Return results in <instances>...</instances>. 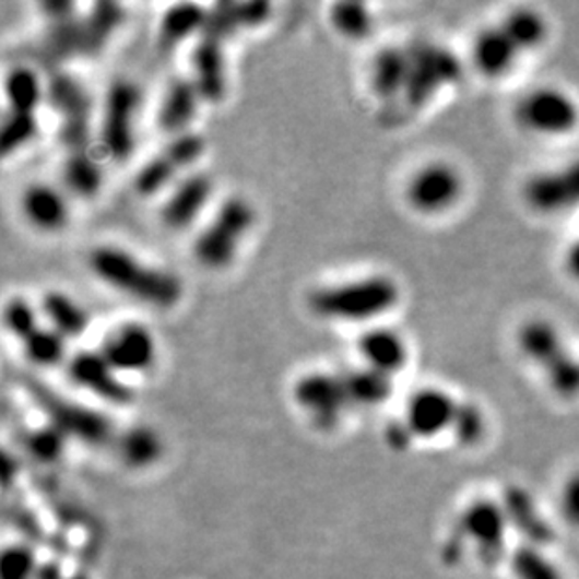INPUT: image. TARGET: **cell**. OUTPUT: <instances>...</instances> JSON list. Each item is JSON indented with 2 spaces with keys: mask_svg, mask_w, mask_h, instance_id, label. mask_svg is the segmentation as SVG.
Returning <instances> with one entry per match:
<instances>
[{
  "mask_svg": "<svg viewBox=\"0 0 579 579\" xmlns=\"http://www.w3.org/2000/svg\"><path fill=\"white\" fill-rule=\"evenodd\" d=\"M88 264L107 287L156 310H172L185 297L182 280L172 270L145 263L119 246L104 244L94 248Z\"/></svg>",
  "mask_w": 579,
  "mask_h": 579,
  "instance_id": "6da1fadb",
  "label": "cell"
},
{
  "mask_svg": "<svg viewBox=\"0 0 579 579\" xmlns=\"http://www.w3.org/2000/svg\"><path fill=\"white\" fill-rule=\"evenodd\" d=\"M400 287L385 274L356 277L314 291L308 304L316 316L340 323H368L394 310Z\"/></svg>",
  "mask_w": 579,
  "mask_h": 579,
  "instance_id": "7a4b0ae2",
  "label": "cell"
},
{
  "mask_svg": "<svg viewBox=\"0 0 579 579\" xmlns=\"http://www.w3.org/2000/svg\"><path fill=\"white\" fill-rule=\"evenodd\" d=\"M256 222V211L248 199L240 196L225 199L217 206L211 222L199 231L193 243V257L204 269H227Z\"/></svg>",
  "mask_w": 579,
  "mask_h": 579,
  "instance_id": "3957f363",
  "label": "cell"
},
{
  "mask_svg": "<svg viewBox=\"0 0 579 579\" xmlns=\"http://www.w3.org/2000/svg\"><path fill=\"white\" fill-rule=\"evenodd\" d=\"M513 117L523 132L536 138H566L578 130L579 102L563 86H534L516 104Z\"/></svg>",
  "mask_w": 579,
  "mask_h": 579,
  "instance_id": "277c9868",
  "label": "cell"
},
{
  "mask_svg": "<svg viewBox=\"0 0 579 579\" xmlns=\"http://www.w3.org/2000/svg\"><path fill=\"white\" fill-rule=\"evenodd\" d=\"M465 177L458 165L434 159L421 165L405 186V199L422 216H442L458 206L465 196Z\"/></svg>",
  "mask_w": 579,
  "mask_h": 579,
  "instance_id": "5b68a950",
  "label": "cell"
},
{
  "mask_svg": "<svg viewBox=\"0 0 579 579\" xmlns=\"http://www.w3.org/2000/svg\"><path fill=\"white\" fill-rule=\"evenodd\" d=\"M28 392H33L36 402L40 403L44 413L49 416V424L70 437H75L86 445H104L115 441V428L107 416L96 409L85 407L81 403L72 402L64 395L55 394L38 382H28Z\"/></svg>",
  "mask_w": 579,
  "mask_h": 579,
  "instance_id": "8992f818",
  "label": "cell"
},
{
  "mask_svg": "<svg viewBox=\"0 0 579 579\" xmlns=\"http://www.w3.org/2000/svg\"><path fill=\"white\" fill-rule=\"evenodd\" d=\"M293 400L319 432L336 429L351 407L343 376L327 371H311L298 377L293 387Z\"/></svg>",
  "mask_w": 579,
  "mask_h": 579,
  "instance_id": "52a82bcc",
  "label": "cell"
},
{
  "mask_svg": "<svg viewBox=\"0 0 579 579\" xmlns=\"http://www.w3.org/2000/svg\"><path fill=\"white\" fill-rule=\"evenodd\" d=\"M139 107L138 86L132 81H113L104 99L99 122V141L107 158L125 162L135 145V115Z\"/></svg>",
  "mask_w": 579,
  "mask_h": 579,
  "instance_id": "ba28073f",
  "label": "cell"
},
{
  "mask_svg": "<svg viewBox=\"0 0 579 579\" xmlns=\"http://www.w3.org/2000/svg\"><path fill=\"white\" fill-rule=\"evenodd\" d=\"M204 149H206V143L201 133L186 132L172 138V141L156 156H152L139 169L133 180V188L141 198H154L167 186H172L180 173L199 162L204 154Z\"/></svg>",
  "mask_w": 579,
  "mask_h": 579,
  "instance_id": "9c48e42d",
  "label": "cell"
},
{
  "mask_svg": "<svg viewBox=\"0 0 579 579\" xmlns=\"http://www.w3.org/2000/svg\"><path fill=\"white\" fill-rule=\"evenodd\" d=\"M59 115V141L67 154L91 149V96L80 81L59 75L47 91Z\"/></svg>",
  "mask_w": 579,
  "mask_h": 579,
  "instance_id": "30bf717a",
  "label": "cell"
},
{
  "mask_svg": "<svg viewBox=\"0 0 579 579\" xmlns=\"http://www.w3.org/2000/svg\"><path fill=\"white\" fill-rule=\"evenodd\" d=\"M68 377L78 389L85 390L99 402L126 407L133 402V390L99 351H80L67 363Z\"/></svg>",
  "mask_w": 579,
  "mask_h": 579,
  "instance_id": "8fae6325",
  "label": "cell"
},
{
  "mask_svg": "<svg viewBox=\"0 0 579 579\" xmlns=\"http://www.w3.org/2000/svg\"><path fill=\"white\" fill-rule=\"evenodd\" d=\"M460 402L441 387H422L409 395L403 411L405 422L415 441H434L452 432Z\"/></svg>",
  "mask_w": 579,
  "mask_h": 579,
  "instance_id": "7c38bea8",
  "label": "cell"
},
{
  "mask_svg": "<svg viewBox=\"0 0 579 579\" xmlns=\"http://www.w3.org/2000/svg\"><path fill=\"white\" fill-rule=\"evenodd\" d=\"M99 353L120 376H139L156 363V340L145 324L122 323L104 338Z\"/></svg>",
  "mask_w": 579,
  "mask_h": 579,
  "instance_id": "4fadbf2b",
  "label": "cell"
},
{
  "mask_svg": "<svg viewBox=\"0 0 579 579\" xmlns=\"http://www.w3.org/2000/svg\"><path fill=\"white\" fill-rule=\"evenodd\" d=\"M510 513L492 499H474L463 508L458 520L461 536L482 555H494L505 547Z\"/></svg>",
  "mask_w": 579,
  "mask_h": 579,
  "instance_id": "5bb4252c",
  "label": "cell"
},
{
  "mask_svg": "<svg viewBox=\"0 0 579 579\" xmlns=\"http://www.w3.org/2000/svg\"><path fill=\"white\" fill-rule=\"evenodd\" d=\"M214 193V180L206 173H188L173 186L169 196L162 204L159 217L165 227L172 231H185L211 203Z\"/></svg>",
  "mask_w": 579,
  "mask_h": 579,
  "instance_id": "9a60e30c",
  "label": "cell"
},
{
  "mask_svg": "<svg viewBox=\"0 0 579 579\" xmlns=\"http://www.w3.org/2000/svg\"><path fill=\"white\" fill-rule=\"evenodd\" d=\"M525 203L540 214H559L579 203V162L560 172L536 173L523 186Z\"/></svg>",
  "mask_w": 579,
  "mask_h": 579,
  "instance_id": "2e32d148",
  "label": "cell"
},
{
  "mask_svg": "<svg viewBox=\"0 0 579 579\" xmlns=\"http://www.w3.org/2000/svg\"><path fill=\"white\" fill-rule=\"evenodd\" d=\"M521 57L499 25L481 28L471 42V62L486 80H505L518 68Z\"/></svg>",
  "mask_w": 579,
  "mask_h": 579,
  "instance_id": "e0dca14e",
  "label": "cell"
},
{
  "mask_svg": "<svg viewBox=\"0 0 579 579\" xmlns=\"http://www.w3.org/2000/svg\"><path fill=\"white\" fill-rule=\"evenodd\" d=\"M224 42L216 34L203 31L199 34L198 44L191 54V80L206 102H220L227 88Z\"/></svg>",
  "mask_w": 579,
  "mask_h": 579,
  "instance_id": "ac0fdd59",
  "label": "cell"
},
{
  "mask_svg": "<svg viewBox=\"0 0 579 579\" xmlns=\"http://www.w3.org/2000/svg\"><path fill=\"white\" fill-rule=\"evenodd\" d=\"M203 99L191 78H175L165 86L159 99L156 122L159 130L172 138L190 132L191 120L198 117L199 102Z\"/></svg>",
  "mask_w": 579,
  "mask_h": 579,
  "instance_id": "d6986e66",
  "label": "cell"
},
{
  "mask_svg": "<svg viewBox=\"0 0 579 579\" xmlns=\"http://www.w3.org/2000/svg\"><path fill=\"white\" fill-rule=\"evenodd\" d=\"M356 350L363 356L364 366L381 374L395 377L409 363V347L405 338L387 327L364 330L356 340Z\"/></svg>",
  "mask_w": 579,
  "mask_h": 579,
  "instance_id": "ffe728a7",
  "label": "cell"
},
{
  "mask_svg": "<svg viewBox=\"0 0 579 579\" xmlns=\"http://www.w3.org/2000/svg\"><path fill=\"white\" fill-rule=\"evenodd\" d=\"M21 212L28 224L42 233H57L68 224L70 217L67 198L54 186L42 182L31 185L23 191Z\"/></svg>",
  "mask_w": 579,
  "mask_h": 579,
  "instance_id": "44dd1931",
  "label": "cell"
},
{
  "mask_svg": "<svg viewBox=\"0 0 579 579\" xmlns=\"http://www.w3.org/2000/svg\"><path fill=\"white\" fill-rule=\"evenodd\" d=\"M516 345L525 361L546 369L565 350V338L557 324L544 317H534L516 332Z\"/></svg>",
  "mask_w": 579,
  "mask_h": 579,
  "instance_id": "7402d4cb",
  "label": "cell"
},
{
  "mask_svg": "<svg viewBox=\"0 0 579 579\" xmlns=\"http://www.w3.org/2000/svg\"><path fill=\"white\" fill-rule=\"evenodd\" d=\"M115 452L120 463L132 471H145L156 465L164 456V441L158 432L149 426H132L115 437Z\"/></svg>",
  "mask_w": 579,
  "mask_h": 579,
  "instance_id": "603a6c76",
  "label": "cell"
},
{
  "mask_svg": "<svg viewBox=\"0 0 579 579\" xmlns=\"http://www.w3.org/2000/svg\"><path fill=\"white\" fill-rule=\"evenodd\" d=\"M499 27L507 33L521 55L534 54L542 49L552 34L546 15L529 7L510 10L500 21Z\"/></svg>",
  "mask_w": 579,
  "mask_h": 579,
  "instance_id": "cb8c5ba5",
  "label": "cell"
},
{
  "mask_svg": "<svg viewBox=\"0 0 579 579\" xmlns=\"http://www.w3.org/2000/svg\"><path fill=\"white\" fill-rule=\"evenodd\" d=\"M209 10L193 2H180L165 10L158 23V46L164 51H173L191 36L203 33Z\"/></svg>",
  "mask_w": 579,
  "mask_h": 579,
  "instance_id": "d4e9b609",
  "label": "cell"
},
{
  "mask_svg": "<svg viewBox=\"0 0 579 579\" xmlns=\"http://www.w3.org/2000/svg\"><path fill=\"white\" fill-rule=\"evenodd\" d=\"M411 72V55L398 47H387L371 60L369 85L379 98H392L405 91Z\"/></svg>",
  "mask_w": 579,
  "mask_h": 579,
  "instance_id": "484cf974",
  "label": "cell"
},
{
  "mask_svg": "<svg viewBox=\"0 0 579 579\" xmlns=\"http://www.w3.org/2000/svg\"><path fill=\"white\" fill-rule=\"evenodd\" d=\"M40 314L46 317L47 324L67 340L83 336L91 327L88 311L62 291H47L40 300Z\"/></svg>",
  "mask_w": 579,
  "mask_h": 579,
  "instance_id": "4316f807",
  "label": "cell"
},
{
  "mask_svg": "<svg viewBox=\"0 0 579 579\" xmlns=\"http://www.w3.org/2000/svg\"><path fill=\"white\" fill-rule=\"evenodd\" d=\"M343 382H345L351 405H358V407H381L394 394V377L368 368V366L351 369L350 374L343 376Z\"/></svg>",
  "mask_w": 579,
  "mask_h": 579,
  "instance_id": "83f0119b",
  "label": "cell"
},
{
  "mask_svg": "<svg viewBox=\"0 0 579 579\" xmlns=\"http://www.w3.org/2000/svg\"><path fill=\"white\" fill-rule=\"evenodd\" d=\"M67 342V338L51 329L49 324H42L31 336L21 342V347L28 363L38 368H55L68 363Z\"/></svg>",
  "mask_w": 579,
  "mask_h": 579,
  "instance_id": "f1b7e54d",
  "label": "cell"
},
{
  "mask_svg": "<svg viewBox=\"0 0 579 579\" xmlns=\"http://www.w3.org/2000/svg\"><path fill=\"white\" fill-rule=\"evenodd\" d=\"M62 173L68 188L80 198H94L104 182V172L91 149L67 154Z\"/></svg>",
  "mask_w": 579,
  "mask_h": 579,
  "instance_id": "f546056e",
  "label": "cell"
},
{
  "mask_svg": "<svg viewBox=\"0 0 579 579\" xmlns=\"http://www.w3.org/2000/svg\"><path fill=\"white\" fill-rule=\"evenodd\" d=\"M4 93L8 109L12 111L36 113L44 98L40 78L27 67H15L8 72Z\"/></svg>",
  "mask_w": 579,
  "mask_h": 579,
  "instance_id": "4dcf8cb0",
  "label": "cell"
},
{
  "mask_svg": "<svg viewBox=\"0 0 579 579\" xmlns=\"http://www.w3.org/2000/svg\"><path fill=\"white\" fill-rule=\"evenodd\" d=\"M330 23L347 40H364L374 31V17L363 2H336L330 8Z\"/></svg>",
  "mask_w": 579,
  "mask_h": 579,
  "instance_id": "1f68e13d",
  "label": "cell"
},
{
  "mask_svg": "<svg viewBox=\"0 0 579 579\" xmlns=\"http://www.w3.org/2000/svg\"><path fill=\"white\" fill-rule=\"evenodd\" d=\"M38 132V117L36 113L12 111L8 109L0 130V151L10 156L33 141Z\"/></svg>",
  "mask_w": 579,
  "mask_h": 579,
  "instance_id": "d6a6232c",
  "label": "cell"
},
{
  "mask_svg": "<svg viewBox=\"0 0 579 579\" xmlns=\"http://www.w3.org/2000/svg\"><path fill=\"white\" fill-rule=\"evenodd\" d=\"M487 416L484 409L474 402H460L452 432L461 447H476L487 434Z\"/></svg>",
  "mask_w": 579,
  "mask_h": 579,
  "instance_id": "836d02e7",
  "label": "cell"
},
{
  "mask_svg": "<svg viewBox=\"0 0 579 579\" xmlns=\"http://www.w3.org/2000/svg\"><path fill=\"white\" fill-rule=\"evenodd\" d=\"M512 574L516 579H566L557 563L536 547H521L513 553Z\"/></svg>",
  "mask_w": 579,
  "mask_h": 579,
  "instance_id": "e575fe53",
  "label": "cell"
},
{
  "mask_svg": "<svg viewBox=\"0 0 579 579\" xmlns=\"http://www.w3.org/2000/svg\"><path fill=\"white\" fill-rule=\"evenodd\" d=\"M4 327L12 336L23 342L42 327L40 310L23 297H12L4 306Z\"/></svg>",
  "mask_w": 579,
  "mask_h": 579,
  "instance_id": "d590c367",
  "label": "cell"
},
{
  "mask_svg": "<svg viewBox=\"0 0 579 579\" xmlns=\"http://www.w3.org/2000/svg\"><path fill=\"white\" fill-rule=\"evenodd\" d=\"M550 389L565 400H574L579 395V361L568 351L553 361L546 368Z\"/></svg>",
  "mask_w": 579,
  "mask_h": 579,
  "instance_id": "8d00e7d4",
  "label": "cell"
},
{
  "mask_svg": "<svg viewBox=\"0 0 579 579\" xmlns=\"http://www.w3.org/2000/svg\"><path fill=\"white\" fill-rule=\"evenodd\" d=\"M68 437L54 424L33 429L27 437L28 452L42 461H54L64 454Z\"/></svg>",
  "mask_w": 579,
  "mask_h": 579,
  "instance_id": "74e56055",
  "label": "cell"
},
{
  "mask_svg": "<svg viewBox=\"0 0 579 579\" xmlns=\"http://www.w3.org/2000/svg\"><path fill=\"white\" fill-rule=\"evenodd\" d=\"M557 508L560 520L570 529L579 531V468L566 474L565 481L560 484Z\"/></svg>",
  "mask_w": 579,
  "mask_h": 579,
  "instance_id": "f35d334b",
  "label": "cell"
},
{
  "mask_svg": "<svg viewBox=\"0 0 579 579\" xmlns=\"http://www.w3.org/2000/svg\"><path fill=\"white\" fill-rule=\"evenodd\" d=\"M40 572L34 563L33 553L25 547H14L2 557V579H34Z\"/></svg>",
  "mask_w": 579,
  "mask_h": 579,
  "instance_id": "ab89813d",
  "label": "cell"
},
{
  "mask_svg": "<svg viewBox=\"0 0 579 579\" xmlns=\"http://www.w3.org/2000/svg\"><path fill=\"white\" fill-rule=\"evenodd\" d=\"M385 439H387V445H389L392 450H405V448L411 447L415 437L411 435L405 422L400 418V421L390 422L387 429H385Z\"/></svg>",
  "mask_w": 579,
  "mask_h": 579,
  "instance_id": "60d3db41",
  "label": "cell"
},
{
  "mask_svg": "<svg viewBox=\"0 0 579 579\" xmlns=\"http://www.w3.org/2000/svg\"><path fill=\"white\" fill-rule=\"evenodd\" d=\"M563 263H565L566 274L572 277L574 282L579 283V237L568 244Z\"/></svg>",
  "mask_w": 579,
  "mask_h": 579,
  "instance_id": "b9f144b4",
  "label": "cell"
}]
</instances>
